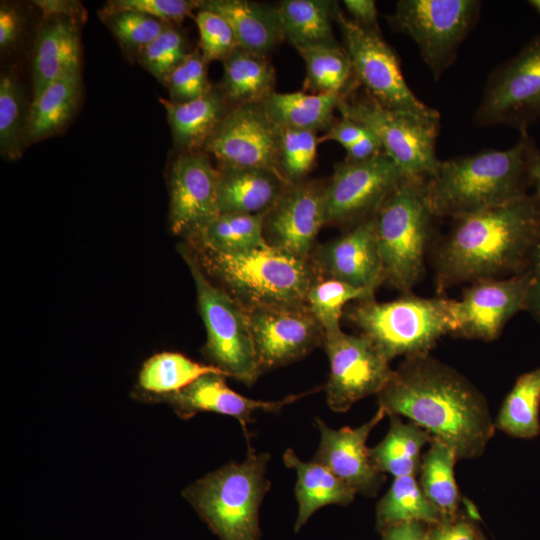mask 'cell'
Returning a JSON list of instances; mask_svg holds the SVG:
<instances>
[{"instance_id": "cell-41", "label": "cell", "mask_w": 540, "mask_h": 540, "mask_svg": "<svg viewBox=\"0 0 540 540\" xmlns=\"http://www.w3.org/2000/svg\"><path fill=\"white\" fill-rule=\"evenodd\" d=\"M278 166L289 184L303 181L313 169L317 158V132L278 127Z\"/></svg>"}, {"instance_id": "cell-30", "label": "cell", "mask_w": 540, "mask_h": 540, "mask_svg": "<svg viewBox=\"0 0 540 540\" xmlns=\"http://www.w3.org/2000/svg\"><path fill=\"white\" fill-rule=\"evenodd\" d=\"M345 97L305 91L273 92L262 106L269 119L278 127L326 132L335 122V111H338Z\"/></svg>"}, {"instance_id": "cell-52", "label": "cell", "mask_w": 540, "mask_h": 540, "mask_svg": "<svg viewBox=\"0 0 540 540\" xmlns=\"http://www.w3.org/2000/svg\"><path fill=\"white\" fill-rule=\"evenodd\" d=\"M529 271L531 283L527 295L526 309L540 321V239L532 253Z\"/></svg>"}, {"instance_id": "cell-55", "label": "cell", "mask_w": 540, "mask_h": 540, "mask_svg": "<svg viewBox=\"0 0 540 540\" xmlns=\"http://www.w3.org/2000/svg\"><path fill=\"white\" fill-rule=\"evenodd\" d=\"M532 186L535 188V196L540 201V151L535 159L532 169Z\"/></svg>"}, {"instance_id": "cell-22", "label": "cell", "mask_w": 540, "mask_h": 540, "mask_svg": "<svg viewBox=\"0 0 540 540\" xmlns=\"http://www.w3.org/2000/svg\"><path fill=\"white\" fill-rule=\"evenodd\" d=\"M225 377L223 374L210 373L199 377L175 393L161 396L143 395V397L169 404L182 419H190L200 412H213L234 417L241 424L246 439H250L247 426L252 422L254 412L279 413L284 406L320 390L317 388L277 401H263L235 392L227 386Z\"/></svg>"}, {"instance_id": "cell-56", "label": "cell", "mask_w": 540, "mask_h": 540, "mask_svg": "<svg viewBox=\"0 0 540 540\" xmlns=\"http://www.w3.org/2000/svg\"><path fill=\"white\" fill-rule=\"evenodd\" d=\"M528 4L540 15V0H529Z\"/></svg>"}, {"instance_id": "cell-39", "label": "cell", "mask_w": 540, "mask_h": 540, "mask_svg": "<svg viewBox=\"0 0 540 540\" xmlns=\"http://www.w3.org/2000/svg\"><path fill=\"white\" fill-rule=\"evenodd\" d=\"M374 293L373 289L355 287L334 279H320L310 289L306 304L326 334L341 329L340 319L349 301L372 298Z\"/></svg>"}, {"instance_id": "cell-11", "label": "cell", "mask_w": 540, "mask_h": 540, "mask_svg": "<svg viewBox=\"0 0 540 540\" xmlns=\"http://www.w3.org/2000/svg\"><path fill=\"white\" fill-rule=\"evenodd\" d=\"M337 23L351 62L353 76L364 92L385 108L418 116H439L420 101L407 85L399 61L381 34L367 31L348 18L334 2Z\"/></svg>"}, {"instance_id": "cell-44", "label": "cell", "mask_w": 540, "mask_h": 540, "mask_svg": "<svg viewBox=\"0 0 540 540\" xmlns=\"http://www.w3.org/2000/svg\"><path fill=\"white\" fill-rule=\"evenodd\" d=\"M194 19L199 31L200 52L208 63L223 61L239 47L231 26L221 15L199 8Z\"/></svg>"}, {"instance_id": "cell-43", "label": "cell", "mask_w": 540, "mask_h": 540, "mask_svg": "<svg viewBox=\"0 0 540 540\" xmlns=\"http://www.w3.org/2000/svg\"><path fill=\"white\" fill-rule=\"evenodd\" d=\"M207 65L200 50L189 52L163 82L169 91V100L186 102L208 93L213 86L208 80Z\"/></svg>"}, {"instance_id": "cell-19", "label": "cell", "mask_w": 540, "mask_h": 540, "mask_svg": "<svg viewBox=\"0 0 540 540\" xmlns=\"http://www.w3.org/2000/svg\"><path fill=\"white\" fill-rule=\"evenodd\" d=\"M325 185L316 181L288 184L265 214L263 235L267 245L302 260H310L316 237L326 225Z\"/></svg>"}, {"instance_id": "cell-48", "label": "cell", "mask_w": 540, "mask_h": 540, "mask_svg": "<svg viewBox=\"0 0 540 540\" xmlns=\"http://www.w3.org/2000/svg\"><path fill=\"white\" fill-rule=\"evenodd\" d=\"M369 129L363 124L341 116L332 126L319 137V142L335 141L346 150L359 141Z\"/></svg>"}, {"instance_id": "cell-3", "label": "cell", "mask_w": 540, "mask_h": 540, "mask_svg": "<svg viewBox=\"0 0 540 540\" xmlns=\"http://www.w3.org/2000/svg\"><path fill=\"white\" fill-rule=\"evenodd\" d=\"M528 131L504 150L485 149L439 162L425 181L429 207L436 218L456 219L501 206L528 195L539 153Z\"/></svg>"}, {"instance_id": "cell-31", "label": "cell", "mask_w": 540, "mask_h": 540, "mask_svg": "<svg viewBox=\"0 0 540 540\" xmlns=\"http://www.w3.org/2000/svg\"><path fill=\"white\" fill-rule=\"evenodd\" d=\"M265 214L219 213L186 237L185 244L192 249L223 253L268 246L263 235Z\"/></svg>"}, {"instance_id": "cell-9", "label": "cell", "mask_w": 540, "mask_h": 540, "mask_svg": "<svg viewBox=\"0 0 540 540\" xmlns=\"http://www.w3.org/2000/svg\"><path fill=\"white\" fill-rule=\"evenodd\" d=\"M338 112L370 129L405 179L426 181L435 172L440 162L436 155L440 115L392 111L356 90L341 101Z\"/></svg>"}, {"instance_id": "cell-16", "label": "cell", "mask_w": 540, "mask_h": 540, "mask_svg": "<svg viewBox=\"0 0 540 540\" xmlns=\"http://www.w3.org/2000/svg\"><path fill=\"white\" fill-rule=\"evenodd\" d=\"M531 283L529 269L509 278H489L472 282L461 299L452 305L458 337L492 341L506 323L526 309Z\"/></svg>"}, {"instance_id": "cell-36", "label": "cell", "mask_w": 540, "mask_h": 540, "mask_svg": "<svg viewBox=\"0 0 540 540\" xmlns=\"http://www.w3.org/2000/svg\"><path fill=\"white\" fill-rule=\"evenodd\" d=\"M306 67L304 90L312 94L347 96L357 89L351 62L343 46L297 50Z\"/></svg>"}, {"instance_id": "cell-47", "label": "cell", "mask_w": 540, "mask_h": 540, "mask_svg": "<svg viewBox=\"0 0 540 540\" xmlns=\"http://www.w3.org/2000/svg\"><path fill=\"white\" fill-rule=\"evenodd\" d=\"M423 540H479V538L470 522L456 517L430 525Z\"/></svg>"}, {"instance_id": "cell-15", "label": "cell", "mask_w": 540, "mask_h": 540, "mask_svg": "<svg viewBox=\"0 0 540 540\" xmlns=\"http://www.w3.org/2000/svg\"><path fill=\"white\" fill-rule=\"evenodd\" d=\"M278 138V126L262 104L236 106L217 125L203 151L214 156L219 167L264 168L281 175Z\"/></svg>"}, {"instance_id": "cell-34", "label": "cell", "mask_w": 540, "mask_h": 540, "mask_svg": "<svg viewBox=\"0 0 540 540\" xmlns=\"http://www.w3.org/2000/svg\"><path fill=\"white\" fill-rule=\"evenodd\" d=\"M457 461L453 448L436 438L432 439L421 458L419 485L444 520L456 518L460 504V494L454 475Z\"/></svg>"}, {"instance_id": "cell-35", "label": "cell", "mask_w": 540, "mask_h": 540, "mask_svg": "<svg viewBox=\"0 0 540 540\" xmlns=\"http://www.w3.org/2000/svg\"><path fill=\"white\" fill-rule=\"evenodd\" d=\"M210 373L227 377L214 365L195 362L178 352H161L144 362L139 372L138 386L144 395L161 396L175 393Z\"/></svg>"}, {"instance_id": "cell-20", "label": "cell", "mask_w": 540, "mask_h": 540, "mask_svg": "<svg viewBox=\"0 0 540 540\" xmlns=\"http://www.w3.org/2000/svg\"><path fill=\"white\" fill-rule=\"evenodd\" d=\"M386 415L385 410L378 407L371 419L361 426L337 430L316 417L320 443L313 460L326 466L357 494L377 495L386 476L374 465L366 442L373 428Z\"/></svg>"}, {"instance_id": "cell-45", "label": "cell", "mask_w": 540, "mask_h": 540, "mask_svg": "<svg viewBox=\"0 0 540 540\" xmlns=\"http://www.w3.org/2000/svg\"><path fill=\"white\" fill-rule=\"evenodd\" d=\"M106 20H108L110 30L120 44L138 52L154 41L169 24L132 11L109 15Z\"/></svg>"}, {"instance_id": "cell-7", "label": "cell", "mask_w": 540, "mask_h": 540, "mask_svg": "<svg viewBox=\"0 0 540 540\" xmlns=\"http://www.w3.org/2000/svg\"><path fill=\"white\" fill-rule=\"evenodd\" d=\"M434 218L424 180L404 179L387 197L375 214L384 282L409 293L419 281Z\"/></svg>"}, {"instance_id": "cell-38", "label": "cell", "mask_w": 540, "mask_h": 540, "mask_svg": "<svg viewBox=\"0 0 540 540\" xmlns=\"http://www.w3.org/2000/svg\"><path fill=\"white\" fill-rule=\"evenodd\" d=\"M540 367L524 373L506 396L495 427L517 438H533L540 433Z\"/></svg>"}, {"instance_id": "cell-40", "label": "cell", "mask_w": 540, "mask_h": 540, "mask_svg": "<svg viewBox=\"0 0 540 540\" xmlns=\"http://www.w3.org/2000/svg\"><path fill=\"white\" fill-rule=\"evenodd\" d=\"M27 114L16 79L4 73L0 78V151L2 157L14 160L26 146Z\"/></svg>"}, {"instance_id": "cell-17", "label": "cell", "mask_w": 540, "mask_h": 540, "mask_svg": "<svg viewBox=\"0 0 540 540\" xmlns=\"http://www.w3.org/2000/svg\"><path fill=\"white\" fill-rule=\"evenodd\" d=\"M261 372L292 363L323 344L324 329L307 305L247 310Z\"/></svg>"}, {"instance_id": "cell-14", "label": "cell", "mask_w": 540, "mask_h": 540, "mask_svg": "<svg viewBox=\"0 0 540 540\" xmlns=\"http://www.w3.org/2000/svg\"><path fill=\"white\" fill-rule=\"evenodd\" d=\"M322 345L330 365L326 399L335 412H346L357 401L377 395L393 373L390 361L361 334L340 329L324 334Z\"/></svg>"}, {"instance_id": "cell-51", "label": "cell", "mask_w": 540, "mask_h": 540, "mask_svg": "<svg viewBox=\"0 0 540 540\" xmlns=\"http://www.w3.org/2000/svg\"><path fill=\"white\" fill-rule=\"evenodd\" d=\"M345 151L344 161L350 163L363 162L383 152L379 139L370 129L359 141Z\"/></svg>"}, {"instance_id": "cell-32", "label": "cell", "mask_w": 540, "mask_h": 540, "mask_svg": "<svg viewBox=\"0 0 540 540\" xmlns=\"http://www.w3.org/2000/svg\"><path fill=\"white\" fill-rule=\"evenodd\" d=\"M387 434L376 446L369 448L370 457L376 468L394 478L418 476L422 450L433 437L426 430L400 416L390 415Z\"/></svg>"}, {"instance_id": "cell-2", "label": "cell", "mask_w": 540, "mask_h": 540, "mask_svg": "<svg viewBox=\"0 0 540 540\" xmlns=\"http://www.w3.org/2000/svg\"><path fill=\"white\" fill-rule=\"evenodd\" d=\"M453 221L435 252L438 291L528 270L540 239V201L535 195Z\"/></svg>"}, {"instance_id": "cell-33", "label": "cell", "mask_w": 540, "mask_h": 540, "mask_svg": "<svg viewBox=\"0 0 540 540\" xmlns=\"http://www.w3.org/2000/svg\"><path fill=\"white\" fill-rule=\"evenodd\" d=\"M80 97V72L49 84L33 97L27 112L26 145L61 130L73 116Z\"/></svg>"}, {"instance_id": "cell-8", "label": "cell", "mask_w": 540, "mask_h": 540, "mask_svg": "<svg viewBox=\"0 0 540 540\" xmlns=\"http://www.w3.org/2000/svg\"><path fill=\"white\" fill-rule=\"evenodd\" d=\"M179 252L192 275L207 333L204 356L227 377L253 385L262 372L247 310L206 275L185 244L179 246Z\"/></svg>"}, {"instance_id": "cell-26", "label": "cell", "mask_w": 540, "mask_h": 540, "mask_svg": "<svg viewBox=\"0 0 540 540\" xmlns=\"http://www.w3.org/2000/svg\"><path fill=\"white\" fill-rule=\"evenodd\" d=\"M221 15L239 47L266 56L284 40L273 6L248 0L201 1L200 7Z\"/></svg>"}, {"instance_id": "cell-12", "label": "cell", "mask_w": 540, "mask_h": 540, "mask_svg": "<svg viewBox=\"0 0 540 540\" xmlns=\"http://www.w3.org/2000/svg\"><path fill=\"white\" fill-rule=\"evenodd\" d=\"M474 119L478 125H508L519 132L540 120V34L489 75Z\"/></svg>"}, {"instance_id": "cell-28", "label": "cell", "mask_w": 540, "mask_h": 540, "mask_svg": "<svg viewBox=\"0 0 540 540\" xmlns=\"http://www.w3.org/2000/svg\"><path fill=\"white\" fill-rule=\"evenodd\" d=\"M222 63L218 89L231 107L262 104L275 92V70L266 56L238 47Z\"/></svg>"}, {"instance_id": "cell-54", "label": "cell", "mask_w": 540, "mask_h": 540, "mask_svg": "<svg viewBox=\"0 0 540 540\" xmlns=\"http://www.w3.org/2000/svg\"><path fill=\"white\" fill-rule=\"evenodd\" d=\"M44 15L74 18L80 12V4L72 1L42 0L35 2Z\"/></svg>"}, {"instance_id": "cell-57", "label": "cell", "mask_w": 540, "mask_h": 540, "mask_svg": "<svg viewBox=\"0 0 540 540\" xmlns=\"http://www.w3.org/2000/svg\"><path fill=\"white\" fill-rule=\"evenodd\" d=\"M479 540H484V539H479Z\"/></svg>"}, {"instance_id": "cell-6", "label": "cell", "mask_w": 540, "mask_h": 540, "mask_svg": "<svg viewBox=\"0 0 540 540\" xmlns=\"http://www.w3.org/2000/svg\"><path fill=\"white\" fill-rule=\"evenodd\" d=\"M452 305L453 299L412 294L388 302L372 297L358 300L343 315L391 361L430 353L442 336L452 334Z\"/></svg>"}, {"instance_id": "cell-29", "label": "cell", "mask_w": 540, "mask_h": 540, "mask_svg": "<svg viewBox=\"0 0 540 540\" xmlns=\"http://www.w3.org/2000/svg\"><path fill=\"white\" fill-rule=\"evenodd\" d=\"M333 1L282 0L273 5L283 35L296 50L340 46L332 29Z\"/></svg>"}, {"instance_id": "cell-49", "label": "cell", "mask_w": 540, "mask_h": 540, "mask_svg": "<svg viewBox=\"0 0 540 540\" xmlns=\"http://www.w3.org/2000/svg\"><path fill=\"white\" fill-rule=\"evenodd\" d=\"M351 20L361 28L381 34L378 24V11L373 0H344L342 1ZM382 35V34H381Z\"/></svg>"}, {"instance_id": "cell-37", "label": "cell", "mask_w": 540, "mask_h": 540, "mask_svg": "<svg viewBox=\"0 0 540 540\" xmlns=\"http://www.w3.org/2000/svg\"><path fill=\"white\" fill-rule=\"evenodd\" d=\"M444 518L423 493L416 476L394 478L376 506L378 530L392 524L421 522L434 525Z\"/></svg>"}, {"instance_id": "cell-10", "label": "cell", "mask_w": 540, "mask_h": 540, "mask_svg": "<svg viewBox=\"0 0 540 540\" xmlns=\"http://www.w3.org/2000/svg\"><path fill=\"white\" fill-rule=\"evenodd\" d=\"M480 8L477 0H400L388 22L415 42L432 76L439 80L475 27Z\"/></svg>"}, {"instance_id": "cell-4", "label": "cell", "mask_w": 540, "mask_h": 540, "mask_svg": "<svg viewBox=\"0 0 540 540\" xmlns=\"http://www.w3.org/2000/svg\"><path fill=\"white\" fill-rule=\"evenodd\" d=\"M188 248L206 275L246 310L307 305L321 279L311 260L269 245L236 253Z\"/></svg>"}, {"instance_id": "cell-23", "label": "cell", "mask_w": 540, "mask_h": 540, "mask_svg": "<svg viewBox=\"0 0 540 540\" xmlns=\"http://www.w3.org/2000/svg\"><path fill=\"white\" fill-rule=\"evenodd\" d=\"M219 213L265 214L279 200L288 182L264 168L219 167Z\"/></svg>"}, {"instance_id": "cell-27", "label": "cell", "mask_w": 540, "mask_h": 540, "mask_svg": "<svg viewBox=\"0 0 540 540\" xmlns=\"http://www.w3.org/2000/svg\"><path fill=\"white\" fill-rule=\"evenodd\" d=\"M164 106L175 145L180 151H198L217 125L231 109L218 88L186 102H172L160 98Z\"/></svg>"}, {"instance_id": "cell-24", "label": "cell", "mask_w": 540, "mask_h": 540, "mask_svg": "<svg viewBox=\"0 0 540 540\" xmlns=\"http://www.w3.org/2000/svg\"><path fill=\"white\" fill-rule=\"evenodd\" d=\"M81 42L74 18L55 17L37 37L33 57V97L62 77L80 72Z\"/></svg>"}, {"instance_id": "cell-25", "label": "cell", "mask_w": 540, "mask_h": 540, "mask_svg": "<svg viewBox=\"0 0 540 540\" xmlns=\"http://www.w3.org/2000/svg\"><path fill=\"white\" fill-rule=\"evenodd\" d=\"M283 461L297 473L295 496L298 514L293 527L295 533L301 531L320 508L327 505L346 506L353 502L357 494L355 490L323 464L314 460L302 461L292 449L285 451Z\"/></svg>"}, {"instance_id": "cell-46", "label": "cell", "mask_w": 540, "mask_h": 540, "mask_svg": "<svg viewBox=\"0 0 540 540\" xmlns=\"http://www.w3.org/2000/svg\"><path fill=\"white\" fill-rule=\"evenodd\" d=\"M201 1L191 0H116L102 10L105 17L123 11L142 13L163 22H181L193 16Z\"/></svg>"}, {"instance_id": "cell-18", "label": "cell", "mask_w": 540, "mask_h": 540, "mask_svg": "<svg viewBox=\"0 0 540 540\" xmlns=\"http://www.w3.org/2000/svg\"><path fill=\"white\" fill-rule=\"evenodd\" d=\"M220 170L206 152L180 151L169 171V225L184 239L219 214Z\"/></svg>"}, {"instance_id": "cell-13", "label": "cell", "mask_w": 540, "mask_h": 540, "mask_svg": "<svg viewBox=\"0 0 540 540\" xmlns=\"http://www.w3.org/2000/svg\"><path fill=\"white\" fill-rule=\"evenodd\" d=\"M404 179L384 152L363 162L343 161L335 165L325 185L326 225L353 227L373 217Z\"/></svg>"}, {"instance_id": "cell-21", "label": "cell", "mask_w": 540, "mask_h": 540, "mask_svg": "<svg viewBox=\"0 0 540 540\" xmlns=\"http://www.w3.org/2000/svg\"><path fill=\"white\" fill-rule=\"evenodd\" d=\"M310 260L321 279L376 290L384 280L375 215L342 236L316 246Z\"/></svg>"}, {"instance_id": "cell-50", "label": "cell", "mask_w": 540, "mask_h": 540, "mask_svg": "<svg viewBox=\"0 0 540 540\" xmlns=\"http://www.w3.org/2000/svg\"><path fill=\"white\" fill-rule=\"evenodd\" d=\"M21 32V18L18 12L8 6L0 8V48L5 50L11 47Z\"/></svg>"}, {"instance_id": "cell-53", "label": "cell", "mask_w": 540, "mask_h": 540, "mask_svg": "<svg viewBox=\"0 0 540 540\" xmlns=\"http://www.w3.org/2000/svg\"><path fill=\"white\" fill-rule=\"evenodd\" d=\"M382 540H423L426 532L421 522H403L379 529Z\"/></svg>"}, {"instance_id": "cell-5", "label": "cell", "mask_w": 540, "mask_h": 540, "mask_svg": "<svg viewBox=\"0 0 540 540\" xmlns=\"http://www.w3.org/2000/svg\"><path fill=\"white\" fill-rule=\"evenodd\" d=\"M246 458L230 462L183 491L201 520L219 540H262L259 509L270 489V454L257 452L247 439Z\"/></svg>"}, {"instance_id": "cell-42", "label": "cell", "mask_w": 540, "mask_h": 540, "mask_svg": "<svg viewBox=\"0 0 540 540\" xmlns=\"http://www.w3.org/2000/svg\"><path fill=\"white\" fill-rule=\"evenodd\" d=\"M140 62L155 78L164 82L166 77L189 54L184 35L171 23L140 52Z\"/></svg>"}, {"instance_id": "cell-1", "label": "cell", "mask_w": 540, "mask_h": 540, "mask_svg": "<svg viewBox=\"0 0 540 540\" xmlns=\"http://www.w3.org/2000/svg\"><path fill=\"white\" fill-rule=\"evenodd\" d=\"M376 396L388 416L408 418L458 460L480 457L496 429L485 396L430 353L405 357Z\"/></svg>"}]
</instances>
